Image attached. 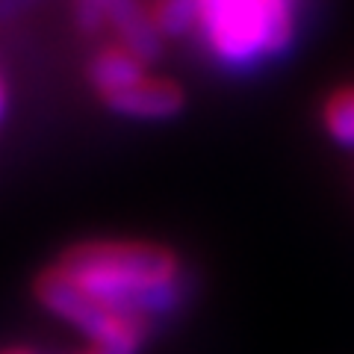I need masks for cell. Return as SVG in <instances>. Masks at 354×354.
<instances>
[{
  "label": "cell",
  "mask_w": 354,
  "mask_h": 354,
  "mask_svg": "<svg viewBox=\"0 0 354 354\" xmlns=\"http://www.w3.org/2000/svg\"><path fill=\"white\" fill-rule=\"evenodd\" d=\"M50 269L97 304L148 322L171 316L189 295V278L180 257L157 242H80Z\"/></svg>",
  "instance_id": "cell-1"
},
{
  "label": "cell",
  "mask_w": 354,
  "mask_h": 354,
  "mask_svg": "<svg viewBox=\"0 0 354 354\" xmlns=\"http://www.w3.org/2000/svg\"><path fill=\"white\" fill-rule=\"evenodd\" d=\"M307 0H198L195 36L227 71H254L295 44Z\"/></svg>",
  "instance_id": "cell-2"
},
{
  "label": "cell",
  "mask_w": 354,
  "mask_h": 354,
  "mask_svg": "<svg viewBox=\"0 0 354 354\" xmlns=\"http://www.w3.org/2000/svg\"><path fill=\"white\" fill-rule=\"evenodd\" d=\"M36 295L41 307L53 313L62 322L77 328L83 337H88L92 348L106 354H139L148 339L151 322L139 319L133 313H121V310H109L97 304L95 298L83 295L77 286L48 269L36 281Z\"/></svg>",
  "instance_id": "cell-3"
},
{
  "label": "cell",
  "mask_w": 354,
  "mask_h": 354,
  "mask_svg": "<svg viewBox=\"0 0 354 354\" xmlns=\"http://www.w3.org/2000/svg\"><path fill=\"white\" fill-rule=\"evenodd\" d=\"M101 101L113 109V113L124 118H139V121H165L174 118L186 106V92L174 80L165 77H142L121 92L101 97Z\"/></svg>",
  "instance_id": "cell-4"
},
{
  "label": "cell",
  "mask_w": 354,
  "mask_h": 354,
  "mask_svg": "<svg viewBox=\"0 0 354 354\" xmlns=\"http://www.w3.org/2000/svg\"><path fill=\"white\" fill-rule=\"evenodd\" d=\"M142 77H145V62L118 41L101 48L88 62V83L95 86V92L101 97H109L121 88L139 83Z\"/></svg>",
  "instance_id": "cell-5"
},
{
  "label": "cell",
  "mask_w": 354,
  "mask_h": 354,
  "mask_svg": "<svg viewBox=\"0 0 354 354\" xmlns=\"http://www.w3.org/2000/svg\"><path fill=\"white\" fill-rule=\"evenodd\" d=\"M322 124L328 136L346 148H354V86L337 88L325 97Z\"/></svg>",
  "instance_id": "cell-6"
},
{
  "label": "cell",
  "mask_w": 354,
  "mask_h": 354,
  "mask_svg": "<svg viewBox=\"0 0 354 354\" xmlns=\"http://www.w3.org/2000/svg\"><path fill=\"white\" fill-rule=\"evenodd\" d=\"M151 18L162 39L189 36L198 24V0H157L151 9Z\"/></svg>",
  "instance_id": "cell-7"
},
{
  "label": "cell",
  "mask_w": 354,
  "mask_h": 354,
  "mask_svg": "<svg viewBox=\"0 0 354 354\" xmlns=\"http://www.w3.org/2000/svg\"><path fill=\"white\" fill-rule=\"evenodd\" d=\"M109 0H74V21L83 32H97L106 27Z\"/></svg>",
  "instance_id": "cell-8"
},
{
  "label": "cell",
  "mask_w": 354,
  "mask_h": 354,
  "mask_svg": "<svg viewBox=\"0 0 354 354\" xmlns=\"http://www.w3.org/2000/svg\"><path fill=\"white\" fill-rule=\"evenodd\" d=\"M3 113H6V86L0 80V118H3Z\"/></svg>",
  "instance_id": "cell-9"
},
{
  "label": "cell",
  "mask_w": 354,
  "mask_h": 354,
  "mask_svg": "<svg viewBox=\"0 0 354 354\" xmlns=\"http://www.w3.org/2000/svg\"><path fill=\"white\" fill-rule=\"evenodd\" d=\"M0 354H36L32 348H6V351H0Z\"/></svg>",
  "instance_id": "cell-10"
},
{
  "label": "cell",
  "mask_w": 354,
  "mask_h": 354,
  "mask_svg": "<svg viewBox=\"0 0 354 354\" xmlns=\"http://www.w3.org/2000/svg\"><path fill=\"white\" fill-rule=\"evenodd\" d=\"M83 354H106V351H97V348H88V351H83Z\"/></svg>",
  "instance_id": "cell-11"
}]
</instances>
